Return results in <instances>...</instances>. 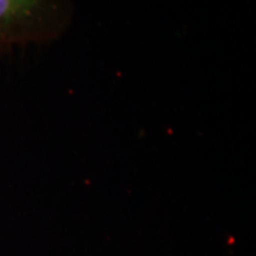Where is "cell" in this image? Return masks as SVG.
Here are the masks:
<instances>
[{"label": "cell", "mask_w": 256, "mask_h": 256, "mask_svg": "<svg viewBox=\"0 0 256 256\" xmlns=\"http://www.w3.org/2000/svg\"><path fill=\"white\" fill-rule=\"evenodd\" d=\"M73 18V0H0V52L54 43Z\"/></svg>", "instance_id": "6da1fadb"}]
</instances>
